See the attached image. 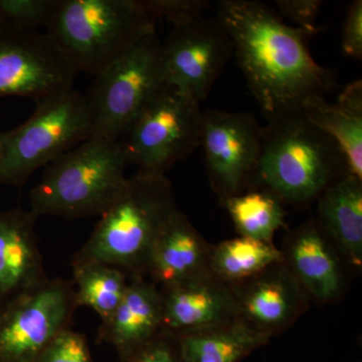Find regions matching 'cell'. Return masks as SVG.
I'll return each mask as SVG.
<instances>
[{
	"mask_svg": "<svg viewBox=\"0 0 362 362\" xmlns=\"http://www.w3.org/2000/svg\"><path fill=\"white\" fill-rule=\"evenodd\" d=\"M264 127L250 113H202L201 147L211 187L221 202L249 187L261 151Z\"/></svg>",
	"mask_w": 362,
	"mask_h": 362,
	"instance_id": "8fae6325",
	"label": "cell"
},
{
	"mask_svg": "<svg viewBox=\"0 0 362 362\" xmlns=\"http://www.w3.org/2000/svg\"><path fill=\"white\" fill-rule=\"evenodd\" d=\"M73 285L78 307H89L108 318L123 299L130 278L115 267L88 264L73 268Z\"/></svg>",
	"mask_w": 362,
	"mask_h": 362,
	"instance_id": "603a6c76",
	"label": "cell"
},
{
	"mask_svg": "<svg viewBox=\"0 0 362 362\" xmlns=\"http://www.w3.org/2000/svg\"><path fill=\"white\" fill-rule=\"evenodd\" d=\"M177 209L166 176L135 173L73 256L71 266L104 264L129 278H146L154 243Z\"/></svg>",
	"mask_w": 362,
	"mask_h": 362,
	"instance_id": "3957f363",
	"label": "cell"
},
{
	"mask_svg": "<svg viewBox=\"0 0 362 362\" xmlns=\"http://www.w3.org/2000/svg\"><path fill=\"white\" fill-rule=\"evenodd\" d=\"M284 262L307 296L333 301L342 291L339 261L322 228L315 221L298 228L290 238Z\"/></svg>",
	"mask_w": 362,
	"mask_h": 362,
	"instance_id": "ac0fdd59",
	"label": "cell"
},
{
	"mask_svg": "<svg viewBox=\"0 0 362 362\" xmlns=\"http://www.w3.org/2000/svg\"><path fill=\"white\" fill-rule=\"evenodd\" d=\"M143 6L154 21L165 18L173 26L185 25L202 18L211 7L206 0H141Z\"/></svg>",
	"mask_w": 362,
	"mask_h": 362,
	"instance_id": "4316f807",
	"label": "cell"
},
{
	"mask_svg": "<svg viewBox=\"0 0 362 362\" xmlns=\"http://www.w3.org/2000/svg\"><path fill=\"white\" fill-rule=\"evenodd\" d=\"M343 54L349 58L362 59V1L356 0L347 8L341 37Z\"/></svg>",
	"mask_w": 362,
	"mask_h": 362,
	"instance_id": "f546056e",
	"label": "cell"
},
{
	"mask_svg": "<svg viewBox=\"0 0 362 362\" xmlns=\"http://www.w3.org/2000/svg\"><path fill=\"white\" fill-rule=\"evenodd\" d=\"M58 6V0H0V21L23 28L37 30L47 28Z\"/></svg>",
	"mask_w": 362,
	"mask_h": 362,
	"instance_id": "d4e9b609",
	"label": "cell"
},
{
	"mask_svg": "<svg viewBox=\"0 0 362 362\" xmlns=\"http://www.w3.org/2000/svg\"><path fill=\"white\" fill-rule=\"evenodd\" d=\"M202 113L199 102L164 86L118 140L128 165L143 175H165L201 147Z\"/></svg>",
	"mask_w": 362,
	"mask_h": 362,
	"instance_id": "ba28073f",
	"label": "cell"
},
{
	"mask_svg": "<svg viewBox=\"0 0 362 362\" xmlns=\"http://www.w3.org/2000/svg\"><path fill=\"white\" fill-rule=\"evenodd\" d=\"M127 166L118 142L90 137L45 166L30 209L66 220L102 216L125 187Z\"/></svg>",
	"mask_w": 362,
	"mask_h": 362,
	"instance_id": "5b68a950",
	"label": "cell"
},
{
	"mask_svg": "<svg viewBox=\"0 0 362 362\" xmlns=\"http://www.w3.org/2000/svg\"><path fill=\"white\" fill-rule=\"evenodd\" d=\"M120 362H183L177 337L166 331Z\"/></svg>",
	"mask_w": 362,
	"mask_h": 362,
	"instance_id": "83f0119b",
	"label": "cell"
},
{
	"mask_svg": "<svg viewBox=\"0 0 362 362\" xmlns=\"http://www.w3.org/2000/svg\"><path fill=\"white\" fill-rule=\"evenodd\" d=\"M218 18L232 40L238 65L268 121L301 112L337 85L329 69L319 65L307 45L311 37L286 25L256 0L218 1Z\"/></svg>",
	"mask_w": 362,
	"mask_h": 362,
	"instance_id": "6da1fadb",
	"label": "cell"
},
{
	"mask_svg": "<svg viewBox=\"0 0 362 362\" xmlns=\"http://www.w3.org/2000/svg\"><path fill=\"white\" fill-rule=\"evenodd\" d=\"M240 316L271 337L291 326L308 306V296L285 262L232 286Z\"/></svg>",
	"mask_w": 362,
	"mask_h": 362,
	"instance_id": "5bb4252c",
	"label": "cell"
},
{
	"mask_svg": "<svg viewBox=\"0 0 362 362\" xmlns=\"http://www.w3.org/2000/svg\"><path fill=\"white\" fill-rule=\"evenodd\" d=\"M233 52L232 40L218 18H201L173 26L162 42L165 83L201 103Z\"/></svg>",
	"mask_w": 362,
	"mask_h": 362,
	"instance_id": "7c38bea8",
	"label": "cell"
},
{
	"mask_svg": "<svg viewBox=\"0 0 362 362\" xmlns=\"http://www.w3.org/2000/svg\"><path fill=\"white\" fill-rule=\"evenodd\" d=\"M283 261V252L273 243L240 235L211 247L209 271L226 284L235 286Z\"/></svg>",
	"mask_w": 362,
	"mask_h": 362,
	"instance_id": "7402d4cb",
	"label": "cell"
},
{
	"mask_svg": "<svg viewBox=\"0 0 362 362\" xmlns=\"http://www.w3.org/2000/svg\"><path fill=\"white\" fill-rule=\"evenodd\" d=\"M349 173L334 140L312 125L302 112L269 121L250 185L281 202L304 206Z\"/></svg>",
	"mask_w": 362,
	"mask_h": 362,
	"instance_id": "7a4b0ae2",
	"label": "cell"
},
{
	"mask_svg": "<svg viewBox=\"0 0 362 362\" xmlns=\"http://www.w3.org/2000/svg\"><path fill=\"white\" fill-rule=\"evenodd\" d=\"M156 30L141 0H58L47 26L74 71L94 77Z\"/></svg>",
	"mask_w": 362,
	"mask_h": 362,
	"instance_id": "277c9868",
	"label": "cell"
},
{
	"mask_svg": "<svg viewBox=\"0 0 362 362\" xmlns=\"http://www.w3.org/2000/svg\"><path fill=\"white\" fill-rule=\"evenodd\" d=\"M176 337L183 362H240L272 338L242 318Z\"/></svg>",
	"mask_w": 362,
	"mask_h": 362,
	"instance_id": "44dd1931",
	"label": "cell"
},
{
	"mask_svg": "<svg viewBox=\"0 0 362 362\" xmlns=\"http://www.w3.org/2000/svg\"><path fill=\"white\" fill-rule=\"evenodd\" d=\"M78 308L71 281L45 284L0 306V362H37Z\"/></svg>",
	"mask_w": 362,
	"mask_h": 362,
	"instance_id": "9c48e42d",
	"label": "cell"
},
{
	"mask_svg": "<svg viewBox=\"0 0 362 362\" xmlns=\"http://www.w3.org/2000/svg\"><path fill=\"white\" fill-rule=\"evenodd\" d=\"M240 235L272 243L285 225V211L277 197L264 189L233 195L223 202Z\"/></svg>",
	"mask_w": 362,
	"mask_h": 362,
	"instance_id": "cb8c5ba5",
	"label": "cell"
},
{
	"mask_svg": "<svg viewBox=\"0 0 362 362\" xmlns=\"http://www.w3.org/2000/svg\"><path fill=\"white\" fill-rule=\"evenodd\" d=\"M165 85L162 42L156 30L144 35L95 76L86 95L92 115V137L118 142L138 114Z\"/></svg>",
	"mask_w": 362,
	"mask_h": 362,
	"instance_id": "52a82bcc",
	"label": "cell"
},
{
	"mask_svg": "<svg viewBox=\"0 0 362 362\" xmlns=\"http://www.w3.org/2000/svg\"><path fill=\"white\" fill-rule=\"evenodd\" d=\"M211 245L176 209L152 247L146 278L160 287L185 282L209 272Z\"/></svg>",
	"mask_w": 362,
	"mask_h": 362,
	"instance_id": "e0dca14e",
	"label": "cell"
},
{
	"mask_svg": "<svg viewBox=\"0 0 362 362\" xmlns=\"http://www.w3.org/2000/svg\"><path fill=\"white\" fill-rule=\"evenodd\" d=\"M37 218L30 209L0 213V306L49 279L35 235Z\"/></svg>",
	"mask_w": 362,
	"mask_h": 362,
	"instance_id": "9a60e30c",
	"label": "cell"
},
{
	"mask_svg": "<svg viewBox=\"0 0 362 362\" xmlns=\"http://www.w3.org/2000/svg\"><path fill=\"white\" fill-rule=\"evenodd\" d=\"M318 225L351 265L362 266V180L347 173L324 190Z\"/></svg>",
	"mask_w": 362,
	"mask_h": 362,
	"instance_id": "d6986e66",
	"label": "cell"
},
{
	"mask_svg": "<svg viewBox=\"0 0 362 362\" xmlns=\"http://www.w3.org/2000/svg\"><path fill=\"white\" fill-rule=\"evenodd\" d=\"M305 118L334 140L346 159L350 175L362 180V83L356 81L335 103L315 98L304 105Z\"/></svg>",
	"mask_w": 362,
	"mask_h": 362,
	"instance_id": "ffe728a7",
	"label": "cell"
},
{
	"mask_svg": "<svg viewBox=\"0 0 362 362\" xmlns=\"http://www.w3.org/2000/svg\"><path fill=\"white\" fill-rule=\"evenodd\" d=\"M163 330L160 290L149 279L130 278L120 304L101 321L98 340L111 345L121 359L154 339Z\"/></svg>",
	"mask_w": 362,
	"mask_h": 362,
	"instance_id": "2e32d148",
	"label": "cell"
},
{
	"mask_svg": "<svg viewBox=\"0 0 362 362\" xmlns=\"http://www.w3.org/2000/svg\"><path fill=\"white\" fill-rule=\"evenodd\" d=\"M6 132L0 134V163H1L2 157H4V147H6Z\"/></svg>",
	"mask_w": 362,
	"mask_h": 362,
	"instance_id": "4dcf8cb0",
	"label": "cell"
},
{
	"mask_svg": "<svg viewBox=\"0 0 362 362\" xmlns=\"http://www.w3.org/2000/svg\"><path fill=\"white\" fill-rule=\"evenodd\" d=\"M320 0H277L279 11L298 25V28L313 35L319 33L316 18L322 6Z\"/></svg>",
	"mask_w": 362,
	"mask_h": 362,
	"instance_id": "f1b7e54d",
	"label": "cell"
},
{
	"mask_svg": "<svg viewBox=\"0 0 362 362\" xmlns=\"http://www.w3.org/2000/svg\"><path fill=\"white\" fill-rule=\"evenodd\" d=\"M76 73L47 33L0 21V98L37 102L73 88Z\"/></svg>",
	"mask_w": 362,
	"mask_h": 362,
	"instance_id": "30bf717a",
	"label": "cell"
},
{
	"mask_svg": "<svg viewBox=\"0 0 362 362\" xmlns=\"http://www.w3.org/2000/svg\"><path fill=\"white\" fill-rule=\"evenodd\" d=\"M37 362H94L87 339L68 328L59 332L40 354Z\"/></svg>",
	"mask_w": 362,
	"mask_h": 362,
	"instance_id": "484cf974",
	"label": "cell"
},
{
	"mask_svg": "<svg viewBox=\"0 0 362 362\" xmlns=\"http://www.w3.org/2000/svg\"><path fill=\"white\" fill-rule=\"evenodd\" d=\"M92 115L78 90H62L35 102L32 116L6 132L0 183L21 187L40 168L92 137Z\"/></svg>",
	"mask_w": 362,
	"mask_h": 362,
	"instance_id": "8992f818",
	"label": "cell"
},
{
	"mask_svg": "<svg viewBox=\"0 0 362 362\" xmlns=\"http://www.w3.org/2000/svg\"><path fill=\"white\" fill-rule=\"evenodd\" d=\"M159 290L163 331L175 337L240 318L232 286L211 271Z\"/></svg>",
	"mask_w": 362,
	"mask_h": 362,
	"instance_id": "4fadbf2b",
	"label": "cell"
}]
</instances>
